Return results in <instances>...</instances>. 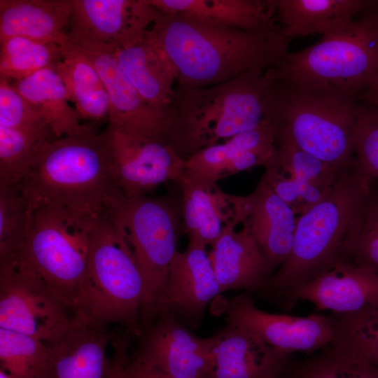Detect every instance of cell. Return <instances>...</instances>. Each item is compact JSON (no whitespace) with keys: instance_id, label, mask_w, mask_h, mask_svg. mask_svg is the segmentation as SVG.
<instances>
[{"instance_id":"603a6c76","label":"cell","mask_w":378,"mask_h":378,"mask_svg":"<svg viewBox=\"0 0 378 378\" xmlns=\"http://www.w3.org/2000/svg\"><path fill=\"white\" fill-rule=\"evenodd\" d=\"M235 227L234 224L224 225L209 252L220 293L230 290L250 293L265 291L276 270L248 231L243 227L237 231Z\"/></svg>"},{"instance_id":"4316f807","label":"cell","mask_w":378,"mask_h":378,"mask_svg":"<svg viewBox=\"0 0 378 378\" xmlns=\"http://www.w3.org/2000/svg\"><path fill=\"white\" fill-rule=\"evenodd\" d=\"M367 0H275L276 20L288 39L324 34L372 8Z\"/></svg>"},{"instance_id":"b9f144b4","label":"cell","mask_w":378,"mask_h":378,"mask_svg":"<svg viewBox=\"0 0 378 378\" xmlns=\"http://www.w3.org/2000/svg\"><path fill=\"white\" fill-rule=\"evenodd\" d=\"M363 102L378 104V88L366 95Z\"/></svg>"},{"instance_id":"7a4b0ae2","label":"cell","mask_w":378,"mask_h":378,"mask_svg":"<svg viewBox=\"0 0 378 378\" xmlns=\"http://www.w3.org/2000/svg\"><path fill=\"white\" fill-rule=\"evenodd\" d=\"M32 211L49 206L97 218L125 196L113 170L106 129L45 141L16 186Z\"/></svg>"},{"instance_id":"74e56055","label":"cell","mask_w":378,"mask_h":378,"mask_svg":"<svg viewBox=\"0 0 378 378\" xmlns=\"http://www.w3.org/2000/svg\"><path fill=\"white\" fill-rule=\"evenodd\" d=\"M355 165L378 179V104L359 103L354 136Z\"/></svg>"},{"instance_id":"ba28073f","label":"cell","mask_w":378,"mask_h":378,"mask_svg":"<svg viewBox=\"0 0 378 378\" xmlns=\"http://www.w3.org/2000/svg\"><path fill=\"white\" fill-rule=\"evenodd\" d=\"M95 218L49 206L34 209L27 240L16 258L38 273L74 314L84 284Z\"/></svg>"},{"instance_id":"7c38bea8","label":"cell","mask_w":378,"mask_h":378,"mask_svg":"<svg viewBox=\"0 0 378 378\" xmlns=\"http://www.w3.org/2000/svg\"><path fill=\"white\" fill-rule=\"evenodd\" d=\"M218 302L217 307L223 309L227 320L243 326L268 345L286 354H312L332 340L328 315L316 313L297 316L270 313L258 308L251 293L245 291Z\"/></svg>"},{"instance_id":"d6986e66","label":"cell","mask_w":378,"mask_h":378,"mask_svg":"<svg viewBox=\"0 0 378 378\" xmlns=\"http://www.w3.org/2000/svg\"><path fill=\"white\" fill-rule=\"evenodd\" d=\"M209 370L202 378H280L293 362L243 326L227 320L215 335Z\"/></svg>"},{"instance_id":"ffe728a7","label":"cell","mask_w":378,"mask_h":378,"mask_svg":"<svg viewBox=\"0 0 378 378\" xmlns=\"http://www.w3.org/2000/svg\"><path fill=\"white\" fill-rule=\"evenodd\" d=\"M113 332L74 316L52 339L43 342L48 360L39 378H108L111 358L106 349Z\"/></svg>"},{"instance_id":"ac0fdd59","label":"cell","mask_w":378,"mask_h":378,"mask_svg":"<svg viewBox=\"0 0 378 378\" xmlns=\"http://www.w3.org/2000/svg\"><path fill=\"white\" fill-rule=\"evenodd\" d=\"M220 294L206 246L188 240L186 250L177 251L172 260L161 312L168 310L195 328L201 323L207 306Z\"/></svg>"},{"instance_id":"8d00e7d4","label":"cell","mask_w":378,"mask_h":378,"mask_svg":"<svg viewBox=\"0 0 378 378\" xmlns=\"http://www.w3.org/2000/svg\"><path fill=\"white\" fill-rule=\"evenodd\" d=\"M343 258L378 274V192L374 189L348 237Z\"/></svg>"},{"instance_id":"30bf717a","label":"cell","mask_w":378,"mask_h":378,"mask_svg":"<svg viewBox=\"0 0 378 378\" xmlns=\"http://www.w3.org/2000/svg\"><path fill=\"white\" fill-rule=\"evenodd\" d=\"M74 316L24 262L18 258L0 264V328L46 342L60 333Z\"/></svg>"},{"instance_id":"7bdbcfd3","label":"cell","mask_w":378,"mask_h":378,"mask_svg":"<svg viewBox=\"0 0 378 378\" xmlns=\"http://www.w3.org/2000/svg\"><path fill=\"white\" fill-rule=\"evenodd\" d=\"M0 378H11V377L6 372L0 368Z\"/></svg>"},{"instance_id":"e575fe53","label":"cell","mask_w":378,"mask_h":378,"mask_svg":"<svg viewBox=\"0 0 378 378\" xmlns=\"http://www.w3.org/2000/svg\"><path fill=\"white\" fill-rule=\"evenodd\" d=\"M31 213L16 186L0 184V263L12 262L20 254L29 232Z\"/></svg>"},{"instance_id":"52a82bcc","label":"cell","mask_w":378,"mask_h":378,"mask_svg":"<svg viewBox=\"0 0 378 378\" xmlns=\"http://www.w3.org/2000/svg\"><path fill=\"white\" fill-rule=\"evenodd\" d=\"M145 300V284L136 259L106 210L92 226L87 271L74 315L91 325L118 323L139 335Z\"/></svg>"},{"instance_id":"4fadbf2b","label":"cell","mask_w":378,"mask_h":378,"mask_svg":"<svg viewBox=\"0 0 378 378\" xmlns=\"http://www.w3.org/2000/svg\"><path fill=\"white\" fill-rule=\"evenodd\" d=\"M117 186L126 197L146 195L182 178L186 160L165 141L106 127Z\"/></svg>"},{"instance_id":"8992f818","label":"cell","mask_w":378,"mask_h":378,"mask_svg":"<svg viewBox=\"0 0 378 378\" xmlns=\"http://www.w3.org/2000/svg\"><path fill=\"white\" fill-rule=\"evenodd\" d=\"M274 69L278 79L363 100L378 88V8L323 34L310 46L288 52Z\"/></svg>"},{"instance_id":"5b68a950","label":"cell","mask_w":378,"mask_h":378,"mask_svg":"<svg viewBox=\"0 0 378 378\" xmlns=\"http://www.w3.org/2000/svg\"><path fill=\"white\" fill-rule=\"evenodd\" d=\"M359 102L331 88L304 86L276 78L266 119L318 160L346 171L355 164L354 136Z\"/></svg>"},{"instance_id":"d6a6232c","label":"cell","mask_w":378,"mask_h":378,"mask_svg":"<svg viewBox=\"0 0 378 378\" xmlns=\"http://www.w3.org/2000/svg\"><path fill=\"white\" fill-rule=\"evenodd\" d=\"M53 139L49 127L0 126V184L16 186L27 173L40 146Z\"/></svg>"},{"instance_id":"9c48e42d","label":"cell","mask_w":378,"mask_h":378,"mask_svg":"<svg viewBox=\"0 0 378 378\" xmlns=\"http://www.w3.org/2000/svg\"><path fill=\"white\" fill-rule=\"evenodd\" d=\"M129 243L146 288L144 325L160 312L172 260L178 251L181 210L165 198L122 197L107 210Z\"/></svg>"},{"instance_id":"1f68e13d","label":"cell","mask_w":378,"mask_h":378,"mask_svg":"<svg viewBox=\"0 0 378 378\" xmlns=\"http://www.w3.org/2000/svg\"><path fill=\"white\" fill-rule=\"evenodd\" d=\"M62 47L20 36L6 40L0 43V79L15 82L55 66Z\"/></svg>"},{"instance_id":"484cf974","label":"cell","mask_w":378,"mask_h":378,"mask_svg":"<svg viewBox=\"0 0 378 378\" xmlns=\"http://www.w3.org/2000/svg\"><path fill=\"white\" fill-rule=\"evenodd\" d=\"M73 0H0V43L15 36L64 45Z\"/></svg>"},{"instance_id":"ab89813d","label":"cell","mask_w":378,"mask_h":378,"mask_svg":"<svg viewBox=\"0 0 378 378\" xmlns=\"http://www.w3.org/2000/svg\"><path fill=\"white\" fill-rule=\"evenodd\" d=\"M131 335L126 330L123 333L113 332L110 344L113 348V354L111 358V368L108 378H127L125 366L130 358Z\"/></svg>"},{"instance_id":"836d02e7","label":"cell","mask_w":378,"mask_h":378,"mask_svg":"<svg viewBox=\"0 0 378 378\" xmlns=\"http://www.w3.org/2000/svg\"><path fill=\"white\" fill-rule=\"evenodd\" d=\"M288 372L294 378H378V368L330 344L293 361Z\"/></svg>"},{"instance_id":"9a60e30c","label":"cell","mask_w":378,"mask_h":378,"mask_svg":"<svg viewBox=\"0 0 378 378\" xmlns=\"http://www.w3.org/2000/svg\"><path fill=\"white\" fill-rule=\"evenodd\" d=\"M157 13L149 0H73L68 40L126 48L144 36Z\"/></svg>"},{"instance_id":"f35d334b","label":"cell","mask_w":378,"mask_h":378,"mask_svg":"<svg viewBox=\"0 0 378 378\" xmlns=\"http://www.w3.org/2000/svg\"><path fill=\"white\" fill-rule=\"evenodd\" d=\"M0 126L14 129L50 128L38 109L10 81L5 79H0Z\"/></svg>"},{"instance_id":"83f0119b","label":"cell","mask_w":378,"mask_h":378,"mask_svg":"<svg viewBox=\"0 0 378 378\" xmlns=\"http://www.w3.org/2000/svg\"><path fill=\"white\" fill-rule=\"evenodd\" d=\"M55 69L80 118L96 127L108 122L110 102L102 79L88 58L68 40Z\"/></svg>"},{"instance_id":"4dcf8cb0","label":"cell","mask_w":378,"mask_h":378,"mask_svg":"<svg viewBox=\"0 0 378 378\" xmlns=\"http://www.w3.org/2000/svg\"><path fill=\"white\" fill-rule=\"evenodd\" d=\"M330 344L378 368V301L347 313L331 312Z\"/></svg>"},{"instance_id":"277c9868","label":"cell","mask_w":378,"mask_h":378,"mask_svg":"<svg viewBox=\"0 0 378 378\" xmlns=\"http://www.w3.org/2000/svg\"><path fill=\"white\" fill-rule=\"evenodd\" d=\"M373 181L354 164L340 174L326 197L298 217L290 253L265 291L284 300L343 257L345 244L373 189Z\"/></svg>"},{"instance_id":"3957f363","label":"cell","mask_w":378,"mask_h":378,"mask_svg":"<svg viewBox=\"0 0 378 378\" xmlns=\"http://www.w3.org/2000/svg\"><path fill=\"white\" fill-rule=\"evenodd\" d=\"M276 80L274 68L255 69L225 82L176 94L167 143L186 160L257 128L267 118Z\"/></svg>"},{"instance_id":"60d3db41","label":"cell","mask_w":378,"mask_h":378,"mask_svg":"<svg viewBox=\"0 0 378 378\" xmlns=\"http://www.w3.org/2000/svg\"><path fill=\"white\" fill-rule=\"evenodd\" d=\"M127 378H176L152 365L129 358L127 361Z\"/></svg>"},{"instance_id":"f546056e","label":"cell","mask_w":378,"mask_h":378,"mask_svg":"<svg viewBox=\"0 0 378 378\" xmlns=\"http://www.w3.org/2000/svg\"><path fill=\"white\" fill-rule=\"evenodd\" d=\"M11 83L41 113L55 138L78 134L86 129L88 123H80V115L69 104L55 66Z\"/></svg>"},{"instance_id":"e0dca14e","label":"cell","mask_w":378,"mask_h":378,"mask_svg":"<svg viewBox=\"0 0 378 378\" xmlns=\"http://www.w3.org/2000/svg\"><path fill=\"white\" fill-rule=\"evenodd\" d=\"M234 223L246 228L276 270L288 257L298 216L261 178L248 195H230Z\"/></svg>"},{"instance_id":"ee69618b","label":"cell","mask_w":378,"mask_h":378,"mask_svg":"<svg viewBox=\"0 0 378 378\" xmlns=\"http://www.w3.org/2000/svg\"><path fill=\"white\" fill-rule=\"evenodd\" d=\"M280 378H294V377L288 372V369L286 372Z\"/></svg>"},{"instance_id":"7402d4cb","label":"cell","mask_w":378,"mask_h":378,"mask_svg":"<svg viewBox=\"0 0 378 378\" xmlns=\"http://www.w3.org/2000/svg\"><path fill=\"white\" fill-rule=\"evenodd\" d=\"M298 300L308 301L318 310L355 312L378 301V274L342 257L316 279L290 292L284 300L286 308Z\"/></svg>"},{"instance_id":"5bb4252c","label":"cell","mask_w":378,"mask_h":378,"mask_svg":"<svg viewBox=\"0 0 378 378\" xmlns=\"http://www.w3.org/2000/svg\"><path fill=\"white\" fill-rule=\"evenodd\" d=\"M139 335L134 360L176 378H202L209 370L214 335L197 336L168 310L161 312Z\"/></svg>"},{"instance_id":"44dd1931","label":"cell","mask_w":378,"mask_h":378,"mask_svg":"<svg viewBox=\"0 0 378 378\" xmlns=\"http://www.w3.org/2000/svg\"><path fill=\"white\" fill-rule=\"evenodd\" d=\"M276 149V131L265 119L257 128L204 148L186 160L184 176L206 184L267 164Z\"/></svg>"},{"instance_id":"d590c367","label":"cell","mask_w":378,"mask_h":378,"mask_svg":"<svg viewBox=\"0 0 378 378\" xmlns=\"http://www.w3.org/2000/svg\"><path fill=\"white\" fill-rule=\"evenodd\" d=\"M47 360L45 342L21 332L0 328L1 369L11 378H39Z\"/></svg>"},{"instance_id":"6da1fadb","label":"cell","mask_w":378,"mask_h":378,"mask_svg":"<svg viewBox=\"0 0 378 378\" xmlns=\"http://www.w3.org/2000/svg\"><path fill=\"white\" fill-rule=\"evenodd\" d=\"M147 32L174 65L177 94L225 82L255 69L274 68L288 52L289 39L280 28L252 31L158 10Z\"/></svg>"},{"instance_id":"f1b7e54d","label":"cell","mask_w":378,"mask_h":378,"mask_svg":"<svg viewBox=\"0 0 378 378\" xmlns=\"http://www.w3.org/2000/svg\"><path fill=\"white\" fill-rule=\"evenodd\" d=\"M182 194L181 216L188 240L212 245L222 233L229 214L228 193L217 184L184 176L176 183Z\"/></svg>"},{"instance_id":"cb8c5ba5","label":"cell","mask_w":378,"mask_h":378,"mask_svg":"<svg viewBox=\"0 0 378 378\" xmlns=\"http://www.w3.org/2000/svg\"><path fill=\"white\" fill-rule=\"evenodd\" d=\"M118 65L141 97L152 106L167 110L176 99V71L162 46L146 31L136 43L117 48Z\"/></svg>"},{"instance_id":"2e32d148","label":"cell","mask_w":378,"mask_h":378,"mask_svg":"<svg viewBox=\"0 0 378 378\" xmlns=\"http://www.w3.org/2000/svg\"><path fill=\"white\" fill-rule=\"evenodd\" d=\"M342 172L276 134L275 152L261 178L298 217L329 195Z\"/></svg>"},{"instance_id":"d4e9b609","label":"cell","mask_w":378,"mask_h":378,"mask_svg":"<svg viewBox=\"0 0 378 378\" xmlns=\"http://www.w3.org/2000/svg\"><path fill=\"white\" fill-rule=\"evenodd\" d=\"M159 11L201 22L266 32L279 29L275 0H149Z\"/></svg>"},{"instance_id":"8fae6325","label":"cell","mask_w":378,"mask_h":378,"mask_svg":"<svg viewBox=\"0 0 378 378\" xmlns=\"http://www.w3.org/2000/svg\"><path fill=\"white\" fill-rule=\"evenodd\" d=\"M69 42L88 58L102 79L110 102L107 127L167 142L174 119L173 106L159 109L141 97L120 69L115 56L117 48Z\"/></svg>"}]
</instances>
